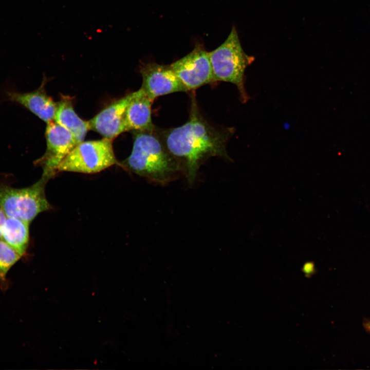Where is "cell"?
<instances>
[{
  "mask_svg": "<svg viewBox=\"0 0 370 370\" xmlns=\"http://www.w3.org/2000/svg\"><path fill=\"white\" fill-rule=\"evenodd\" d=\"M152 101L140 88L126 108L124 116L125 132L151 131L156 128L152 120Z\"/></svg>",
  "mask_w": 370,
  "mask_h": 370,
  "instance_id": "11",
  "label": "cell"
},
{
  "mask_svg": "<svg viewBox=\"0 0 370 370\" xmlns=\"http://www.w3.org/2000/svg\"><path fill=\"white\" fill-rule=\"evenodd\" d=\"M132 152L119 165L147 180L165 186L184 173L179 162L168 150L156 128L133 131Z\"/></svg>",
  "mask_w": 370,
  "mask_h": 370,
  "instance_id": "2",
  "label": "cell"
},
{
  "mask_svg": "<svg viewBox=\"0 0 370 370\" xmlns=\"http://www.w3.org/2000/svg\"><path fill=\"white\" fill-rule=\"evenodd\" d=\"M140 72L142 78L141 89L152 101L176 92L188 91L170 65L155 62L143 64Z\"/></svg>",
  "mask_w": 370,
  "mask_h": 370,
  "instance_id": "8",
  "label": "cell"
},
{
  "mask_svg": "<svg viewBox=\"0 0 370 370\" xmlns=\"http://www.w3.org/2000/svg\"><path fill=\"white\" fill-rule=\"evenodd\" d=\"M116 164L119 163L114 152L112 140L103 138L78 143L61 162L57 172L94 174Z\"/></svg>",
  "mask_w": 370,
  "mask_h": 370,
  "instance_id": "5",
  "label": "cell"
},
{
  "mask_svg": "<svg viewBox=\"0 0 370 370\" xmlns=\"http://www.w3.org/2000/svg\"><path fill=\"white\" fill-rule=\"evenodd\" d=\"M209 55L215 82L234 84L241 102L246 103L250 97L245 87V71L254 61V58L244 52L235 27H232L225 41L215 50L209 52Z\"/></svg>",
  "mask_w": 370,
  "mask_h": 370,
  "instance_id": "3",
  "label": "cell"
},
{
  "mask_svg": "<svg viewBox=\"0 0 370 370\" xmlns=\"http://www.w3.org/2000/svg\"><path fill=\"white\" fill-rule=\"evenodd\" d=\"M7 216L0 206V239L2 238V229Z\"/></svg>",
  "mask_w": 370,
  "mask_h": 370,
  "instance_id": "15",
  "label": "cell"
},
{
  "mask_svg": "<svg viewBox=\"0 0 370 370\" xmlns=\"http://www.w3.org/2000/svg\"><path fill=\"white\" fill-rule=\"evenodd\" d=\"M135 91L116 101L88 121L89 129L104 138L113 140L125 132L124 116L126 107L134 97Z\"/></svg>",
  "mask_w": 370,
  "mask_h": 370,
  "instance_id": "9",
  "label": "cell"
},
{
  "mask_svg": "<svg viewBox=\"0 0 370 370\" xmlns=\"http://www.w3.org/2000/svg\"><path fill=\"white\" fill-rule=\"evenodd\" d=\"M29 223L7 217L2 229V238L21 256H24L29 242Z\"/></svg>",
  "mask_w": 370,
  "mask_h": 370,
  "instance_id": "13",
  "label": "cell"
},
{
  "mask_svg": "<svg viewBox=\"0 0 370 370\" xmlns=\"http://www.w3.org/2000/svg\"><path fill=\"white\" fill-rule=\"evenodd\" d=\"M170 66L188 91L215 82L209 52L201 45H196L192 51Z\"/></svg>",
  "mask_w": 370,
  "mask_h": 370,
  "instance_id": "7",
  "label": "cell"
},
{
  "mask_svg": "<svg viewBox=\"0 0 370 370\" xmlns=\"http://www.w3.org/2000/svg\"><path fill=\"white\" fill-rule=\"evenodd\" d=\"M54 122L67 129L78 143L83 141L89 129L88 121L82 120L76 113L69 98H62L57 103Z\"/></svg>",
  "mask_w": 370,
  "mask_h": 370,
  "instance_id": "12",
  "label": "cell"
},
{
  "mask_svg": "<svg viewBox=\"0 0 370 370\" xmlns=\"http://www.w3.org/2000/svg\"><path fill=\"white\" fill-rule=\"evenodd\" d=\"M193 95L189 119L184 124L169 129L156 128L168 150L183 166L190 184L194 182L200 165L210 157L231 161L226 145L234 132L233 127L217 128L210 124Z\"/></svg>",
  "mask_w": 370,
  "mask_h": 370,
  "instance_id": "1",
  "label": "cell"
},
{
  "mask_svg": "<svg viewBox=\"0 0 370 370\" xmlns=\"http://www.w3.org/2000/svg\"><path fill=\"white\" fill-rule=\"evenodd\" d=\"M45 135L46 151L34 164L42 168V176L50 179L58 173L61 162L78 143L71 132L54 121L47 124Z\"/></svg>",
  "mask_w": 370,
  "mask_h": 370,
  "instance_id": "6",
  "label": "cell"
},
{
  "mask_svg": "<svg viewBox=\"0 0 370 370\" xmlns=\"http://www.w3.org/2000/svg\"><path fill=\"white\" fill-rule=\"evenodd\" d=\"M7 96L10 101L27 109L46 124L54 121L57 103L47 95L44 83L34 91H9Z\"/></svg>",
  "mask_w": 370,
  "mask_h": 370,
  "instance_id": "10",
  "label": "cell"
},
{
  "mask_svg": "<svg viewBox=\"0 0 370 370\" xmlns=\"http://www.w3.org/2000/svg\"><path fill=\"white\" fill-rule=\"evenodd\" d=\"M304 269L307 272L313 269V264L311 263H307L304 265Z\"/></svg>",
  "mask_w": 370,
  "mask_h": 370,
  "instance_id": "16",
  "label": "cell"
},
{
  "mask_svg": "<svg viewBox=\"0 0 370 370\" xmlns=\"http://www.w3.org/2000/svg\"><path fill=\"white\" fill-rule=\"evenodd\" d=\"M42 176L33 184L23 188L0 186V206L6 216L30 223L40 213L52 209L45 194L49 180Z\"/></svg>",
  "mask_w": 370,
  "mask_h": 370,
  "instance_id": "4",
  "label": "cell"
},
{
  "mask_svg": "<svg viewBox=\"0 0 370 370\" xmlns=\"http://www.w3.org/2000/svg\"><path fill=\"white\" fill-rule=\"evenodd\" d=\"M21 257L6 242L0 239V287L4 290L8 287V272Z\"/></svg>",
  "mask_w": 370,
  "mask_h": 370,
  "instance_id": "14",
  "label": "cell"
}]
</instances>
